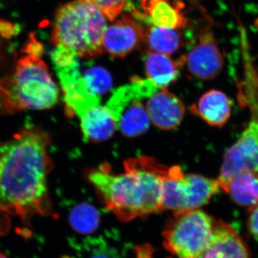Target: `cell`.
<instances>
[{
  "mask_svg": "<svg viewBox=\"0 0 258 258\" xmlns=\"http://www.w3.org/2000/svg\"><path fill=\"white\" fill-rule=\"evenodd\" d=\"M49 144L47 134L37 128L23 129L0 143V211L23 220L50 211Z\"/></svg>",
  "mask_w": 258,
  "mask_h": 258,
  "instance_id": "cell-1",
  "label": "cell"
},
{
  "mask_svg": "<svg viewBox=\"0 0 258 258\" xmlns=\"http://www.w3.org/2000/svg\"><path fill=\"white\" fill-rule=\"evenodd\" d=\"M116 174L106 164L88 171V181L107 210L123 222L164 211L162 179L168 166L147 156L127 159Z\"/></svg>",
  "mask_w": 258,
  "mask_h": 258,
  "instance_id": "cell-2",
  "label": "cell"
},
{
  "mask_svg": "<svg viewBox=\"0 0 258 258\" xmlns=\"http://www.w3.org/2000/svg\"><path fill=\"white\" fill-rule=\"evenodd\" d=\"M58 88L40 57L25 56L12 76L0 79V113L48 109L58 100Z\"/></svg>",
  "mask_w": 258,
  "mask_h": 258,
  "instance_id": "cell-3",
  "label": "cell"
},
{
  "mask_svg": "<svg viewBox=\"0 0 258 258\" xmlns=\"http://www.w3.org/2000/svg\"><path fill=\"white\" fill-rule=\"evenodd\" d=\"M106 18L91 0H73L56 12L52 42L74 52L79 57L93 58L103 53Z\"/></svg>",
  "mask_w": 258,
  "mask_h": 258,
  "instance_id": "cell-4",
  "label": "cell"
},
{
  "mask_svg": "<svg viewBox=\"0 0 258 258\" xmlns=\"http://www.w3.org/2000/svg\"><path fill=\"white\" fill-rule=\"evenodd\" d=\"M216 223L200 209L174 212L163 232L164 247L177 258H199L210 242Z\"/></svg>",
  "mask_w": 258,
  "mask_h": 258,
  "instance_id": "cell-5",
  "label": "cell"
},
{
  "mask_svg": "<svg viewBox=\"0 0 258 258\" xmlns=\"http://www.w3.org/2000/svg\"><path fill=\"white\" fill-rule=\"evenodd\" d=\"M158 89L150 80L134 76L130 83L112 93L106 106L114 118L117 128L125 137L135 138L147 132L151 120L145 101Z\"/></svg>",
  "mask_w": 258,
  "mask_h": 258,
  "instance_id": "cell-6",
  "label": "cell"
},
{
  "mask_svg": "<svg viewBox=\"0 0 258 258\" xmlns=\"http://www.w3.org/2000/svg\"><path fill=\"white\" fill-rule=\"evenodd\" d=\"M250 108L251 119L240 138L224 157L218 180L225 189L233 176L244 172H258V94L244 98Z\"/></svg>",
  "mask_w": 258,
  "mask_h": 258,
  "instance_id": "cell-7",
  "label": "cell"
},
{
  "mask_svg": "<svg viewBox=\"0 0 258 258\" xmlns=\"http://www.w3.org/2000/svg\"><path fill=\"white\" fill-rule=\"evenodd\" d=\"M79 57L69 63L55 67L63 94L66 114L82 116L101 105V97L90 92L79 69Z\"/></svg>",
  "mask_w": 258,
  "mask_h": 258,
  "instance_id": "cell-8",
  "label": "cell"
},
{
  "mask_svg": "<svg viewBox=\"0 0 258 258\" xmlns=\"http://www.w3.org/2000/svg\"><path fill=\"white\" fill-rule=\"evenodd\" d=\"M180 59L188 74L199 81L215 79L224 66L223 54L215 35L209 30L202 32L189 52Z\"/></svg>",
  "mask_w": 258,
  "mask_h": 258,
  "instance_id": "cell-9",
  "label": "cell"
},
{
  "mask_svg": "<svg viewBox=\"0 0 258 258\" xmlns=\"http://www.w3.org/2000/svg\"><path fill=\"white\" fill-rule=\"evenodd\" d=\"M145 32L137 19L123 15L107 28L103 50L113 58H123L145 41Z\"/></svg>",
  "mask_w": 258,
  "mask_h": 258,
  "instance_id": "cell-10",
  "label": "cell"
},
{
  "mask_svg": "<svg viewBox=\"0 0 258 258\" xmlns=\"http://www.w3.org/2000/svg\"><path fill=\"white\" fill-rule=\"evenodd\" d=\"M146 108L151 122L161 130L176 128L184 118L185 108L181 100L160 88L146 99Z\"/></svg>",
  "mask_w": 258,
  "mask_h": 258,
  "instance_id": "cell-11",
  "label": "cell"
},
{
  "mask_svg": "<svg viewBox=\"0 0 258 258\" xmlns=\"http://www.w3.org/2000/svg\"><path fill=\"white\" fill-rule=\"evenodd\" d=\"M199 258H250L248 249L231 226L217 221L210 242Z\"/></svg>",
  "mask_w": 258,
  "mask_h": 258,
  "instance_id": "cell-12",
  "label": "cell"
},
{
  "mask_svg": "<svg viewBox=\"0 0 258 258\" xmlns=\"http://www.w3.org/2000/svg\"><path fill=\"white\" fill-rule=\"evenodd\" d=\"M144 21L159 28L181 29L187 25L181 0H147L140 5Z\"/></svg>",
  "mask_w": 258,
  "mask_h": 258,
  "instance_id": "cell-13",
  "label": "cell"
},
{
  "mask_svg": "<svg viewBox=\"0 0 258 258\" xmlns=\"http://www.w3.org/2000/svg\"><path fill=\"white\" fill-rule=\"evenodd\" d=\"M162 207L174 212L190 210L189 185L181 166L168 167L163 177Z\"/></svg>",
  "mask_w": 258,
  "mask_h": 258,
  "instance_id": "cell-14",
  "label": "cell"
},
{
  "mask_svg": "<svg viewBox=\"0 0 258 258\" xmlns=\"http://www.w3.org/2000/svg\"><path fill=\"white\" fill-rule=\"evenodd\" d=\"M191 111L208 124L222 127L230 118L232 102L225 93L211 90L204 93L198 103L191 107Z\"/></svg>",
  "mask_w": 258,
  "mask_h": 258,
  "instance_id": "cell-15",
  "label": "cell"
},
{
  "mask_svg": "<svg viewBox=\"0 0 258 258\" xmlns=\"http://www.w3.org/2000/svg\"><path fill=\"white\" fill-rule=\"evenodd\" d=\"M83 137L93 143L111 138L117 128L116 122L106 106L101 105L91 108L80 117Z\"/></svg>",
  "mask_w": 258,
  "mask_h": 258,
  "instance_id": "cell-16",
  "label": "cell"
},
{
  "mask_svg": "<svg viewBox=\"0 0 258 258\" xmlns=\"http://www.w3.org/2000/svg\"><path fill=\"white\" fill-rule=\"evenodd\" d=\"M147 79L160 88L167 87L175 82L182 66L181 59L174 60L165 54L149 51L144 58Z\"/></svg>",
  "mask_w": 258,
  "mask_h": 258,
  "instance_id": "cell-17",
  "label": "cell"
},
{
  "mask_svg": "<svg viewBox=\"0 0 258 258\" xmlns=\"http://www.w3.org/2000/svg\"><path fill=\"white\" fill-rule=\"evenodd\" d=\"M239 206L251 211L258 205V172L244 171L232 178L224 189Z\"/></svg>",
  "mask_w": 258,
  "mask_h": 258,
  "instance_id": "cell-18",
  "label": "cell"
},
{
  "mask_svg": "<svg viewBox=\"0 0 258 258\" xmlns=\"http://www.w3.org/2000/svg\"><path fill=\"white\" fill-rule=\"evenodd\" d=\"M145 41L152 52L170 55L179 50L182 40L181 34L175 29L152 25L146 30Z\"/></svg>",
  "mask_w": 258,
  "mask_h": 258,
  "instance_id": "cell-19",
  "label": "cell"
},
{
  "mask_svg": "<svg viewBox=\"0 0 258 258\" xmlns=\"http://www.w3.org/2000/svg\"><path fill=\"white\" fill-rule=\"evenodd\" d=\"M70 222L75 230L81 233H90L98 227L99 216L93 207L83 204L71 211Z\"/></svg>",
  "mask_w": 258,
  "mask_h": 258,
  "instance_id": "cell-20",
  "label": "cell"
},
{
  "mask_svg": "<svg viewBox=\"0 0 258 258\" xmlns=\"http://www.w3.org/2000/svg\"><path fill=\"white\" fill-rule=\"evenodd\" d=\"M84 82L90 92L101 97L109 91L112 86L111 75L101 67H91L83 75Z\"/></svg>",
  "mask_w": 258,
  "mask_h": 258,
  "instance_id": "cell-21",
  "label": "cell"
},
{
  "mask_svg": "<svg viewBox=\"0 0 258 258\" xmlns=\"http://www.w3.org/2000/svg\"><path fill=\"white\" fill-rule=\"evenodd\" d=\"M101 10L106 18L113 21L124 10L133 12L138 10L131 0H91ZM142 0H139V2Z\"/></svg>",
  "mask_w": 258,
  "mask_h": 258,
  "instance_id": "cell-22",
  "label": "cell"
},
{
  "mask_svg": "<svg viewBox=\"0 0 258 258\" xmlns=\"http://www.w3.org/2000/svg\"><path fill=\"white\" fill-rule=\"evenodd\" d=\"M43 51L42 44L37 41L33 35H30V40L25 47V52L32 57H40L43 53Z\"/></svg>",
  "mask_w": 258,
  "mask_h": 258,
  "instance_id": "cell-23",
  "label": "cell"
},
{
  "mask_svg": "<svg viewBox=\"0 0 258 258\" xmlns=\"http://www.w3.org/2000/svg\"><path fill=\"white\" fill-rule=\"evenodd\" d=\"M88 258H119L114 249L106 245H101L95 248Z\"/></svg>",
  "mask_w": 258,
  "mask_h": 258,
  "instance_id": "cell-24",
  "label": "cell"
},
{
  "mask_svg": "<svg viewBox=\"0 0 258 258\" xmlns=\"http://www.w3.org/2000/svg\"><path fill=\"white\" fill-rule=\"evenodd\" d=\"M249 212L250 215L247 221V227L251 235L258 240V205Z\"/></svg>",
  "mask_w": 258,
  "mask_h": 258,
  "instance_id": "cell-25",
  "label": "cell"
},
{
  "mask_svg": "<svg viewBox=\"0 0 258 258\" xmlns=\"http://www.w3.org/2000/svg\"><path fill=\"white\" fill-rule=\"evenodd\" d=\"M18 33L16 26L13 23L4 20H0V35L5 38L12 37Z\"/></svg>",
  "mask_w": 258,
  "mask_h": 258,
  "instance_id": "cell-26",
  "label": "cell"
},
{
  "mask_svg": "<svg viewBox=\"0 0 258 258\" xmlns=\"http://www.w3.org/2000/svg\"><path fill=\"white\" fill-rule=\"evenodd\" d=\"M0 258H8V257H7L6 256H5L4 254L1 253V252H0Z\"/></svg>",
  "mask_w": 258,
  "mask_h": 258,
  "instance_id": "cell-27",
  "label": "cell"
}]
</instances>
